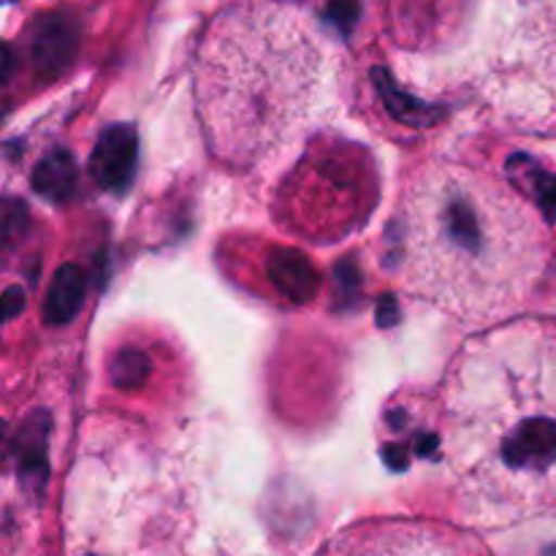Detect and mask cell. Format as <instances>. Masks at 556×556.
Returning <instances> with one entry per match:
<instances>
[{
    "mask_svg": "<svg viewBox=\"0 0 556 556\" xmlns=\"http://www.w3.org/2000/svg\"><path fill=\"white\" fill-rule=\"evenodd\" d=\"M434 427L470 525L556 519V318L510 315L472 334L440 380Z\"/></svg>",
    "mask_w": 556,
    "mask_h": 556,
    "instance_id": "obj_1",
    "label": "cell"
},
{
    "mask_svg": "<svg viewBox=\"0 0 556 556\" xmlns=\"http://www.w3.org/2000/svg\"><path fill=\"white\" fill-rule=\"evenodd\" d=\"M378 195L372 155L362 144L318 136L282 179L275 220L291 237L331 244L353 237L372 217Z\"/></svg>",
    "mask_w": 556,
    "mask_h": 556,
    "instance_id": "obj_5",
    "label": "cell"
},
{
    "mask_svg": "<svg viewBox=\"0 0 556 556\" xmlns=\"http://www.w3.org/2000/svg\"><path fill=\"white\" fill-rule=\"evenodd\" d=\"M318 556H492L470 530L429 519L383 516L337 532Z\"/></svg>",
    "mask_w": 556,
    "mask_h": 556,
    "instance_id": "obj_6",
    "label": "cell"
},
{
    "mask_svg": "<svg viewBox=\"0 0 556 556\" xmlns=\"http://www.w3.org/2000/svg\"><path fill=\"white\" fill-rule=\"evenodd\" d=\"M424 90L462 92L527 134H556V0H456L400 41Z\"/></svg>",
    "mask_w": 556,
    "mask_h": 556,
    "instance_id": "obj_4",
    "label": "cell"
},
{
    "mask_svg": "<svg viewBox=\"0 0 556 556\" xmlns=\"http://www.w3.org/2000/svg\"><path fill=\"white\" fill-rule=\"evenodd\" d=\"M81 296V280L76 277L74 269L63 271L58 277V286L52 291V302H49V315L52 318H68L76 307H79Z\"/></svg>",
    "mask_w": 556,
    "mask_h": 556,
    "instance_id": "obj_8",
    "label": "cell"
},
{
    "mask_svg": "<svg viewBox=\"0 0 556 556\" xmlns=\"http://www.w3.org/2000/svg\"><path fill=\"white\" fill-rule=\"evenodd\" d=\"M552 258L541 212L510 182L459 161L413 174L400 210L407 293L459 324H497L535 293Z\"/></svg>",
    "mask_w": 556,
    "mask_h": 556,
    "instance_id": "obj_2",
    "label": "cell"
},
{
    "mask_svg": "<svg viewBox=\"0 0 556 556\" xmlns=\"http://www.w3.org/2000/svg\"><path fill=\"white\" fill-rule=\"evenodd\" d=\"M326 79V49L307 16L280 0H239L201 33L195 117L212 157L258 172L302 136Z\"/></svg>",
    "mask_w": 556,
    "mask_h": 556,
    "instance_id": "obj_3",
    "label": "cell"
},
{
    "mask_svg": "<svg viewBox=\"0 0 556 556\" xmlns=\"http://www.w3.org/2000/svg\"><path fill=\"white\" fill-rule=\"evenodd\" d=\"M134 130L125 125H114L101 136L96 152H92V177L106 190H123L134 172Z\"/></svg>",
    "mask_w": 556,
    "mask_h": 556,
    "instance_id": "obj_7",
    "label": "cell"
}]
</instances>
